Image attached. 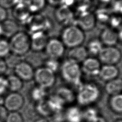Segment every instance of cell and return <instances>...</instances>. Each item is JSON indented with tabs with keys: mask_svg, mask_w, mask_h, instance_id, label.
Returning <instances> with one entry per match:
<instances>
[{
	"mask_svg": "<svg viewBox=\"0 0 122 122\" xmlns=\"http://www.w3.org/2000/svg\"><path fill=\"white\" fill-rule=\"evenodd\" d=\"M85 39L84 31L75 25L66 26L61 33V40L65 47L70 48L81 45Z\"/></svg>",
	"mask_w": 122,
	"mask_h": 122,
	"instance_id": "obj_1",
	"label": "cell"
},
{
	"mask_svg": "<svg viewBox=\"0 0 122 122\" xmlns=\"http://www.w3.org/2000/svg\"><path fill=\"white\" fill-rule=\"evenodd\" d=\"M9 41L10 52L15 55H24L31 50L30 36L27 32L19 31Z\"/></svg>",
	"mask_w": 122,
	"mask_h": 122,
	"instance_id": "obj_2",
	"label": "cell"
},
{
	"mask_svg": "<svg viewBox=\"0 0 122 122\" xmlns=\"http://www.w3.org/2000/svg\"><path fill=\"white\" fill-rule=\"evenodd\" d=\"M61 73L63 79L67 82L78 87L81 84V71L79 63L68 59L62 64Z\"/></svg>",
	"mask_w": 122,
	"mask_h": 122,
	"instance_id": "obj_3",
	"label": "cell"
},
{
	"mask_svg": "<svg viewBox=\"0 0 122 122\" xmlns=\"http://www.w3.org/2000/svg\"><path fill=\"white\" fill-rule=\"evenodd\" d=\"M78 87L76 99L81 105L90 104L95 102L100 96L99 89L93 84H81Z\"/></svg>",
	"mask_w": 122,
	"mask_h": 122,
	"instance_id": "obj_4",
	"label": "cell"
},
{
	"mask_svg": "<svg viewBox=\"0 0 122 122\" xmlns=\"http://www.w3.org/2000/svg\"><path fill=\"white\" fill-rule=\"evenodd\" d=\"M121 51L113 46H103L98 54L100 61L106 65H112L117 63L122 58Z\"/></svg>",
	"mask_w": 122,
	"mask_h": 122,
	"instance_id": "obj_5",
	"label": "cell"
},
{
	"mask_svg": "<svg viewBox=\"0 0 122 122\" xmlns=\"http://www.w3.org/2000/svg\"><path fill=\"white\" fill-rule=\"evenodd\" d=\"M33 78L38 86L45 89L51 87L55 81L54 72L45 67L37 69L34 71Z\"/></svg>",
	"mask_w": 122,
	"mask_h": 122,
	"instance_id": "obj_6",
	"label": "cell"
},
{
	"mask_svg": "<svg viewBox=\"0 0 122 122\" xmlns=\"http://www.w3.org/2000/svg\"><path fill=\"white\" fill-rule=\"evenodd\" d=\"M24 103L25 99L21 94L18 92H11L5 97L2 105L8 111L14 112L20 110Z\"/></svg>",
	"mask_w": 122,
	"mask_h": 122,
	"instance_id": "obj_7",
	"label": "cell"
},
{
	"mask_svg": "<svg viewBox=\"0 0 122 122\" xmlns=\"http://www.w3.org/2000/svg\"><path fill=\"white\" fill-rule=\"evenodd\" d=\"M65 47L61 39L51 38L49 39L44 50L50 58L57 59L63 55Z\"/></svg>",
	"mask_w": 122,
	"mask_h": 122,
	"instance_id": "obj_8",
	"label": "cell"
},
{
	"mask_svg": "<svg viewBox=\"0 0 122 122\" xmlns=\"http://www.w3.org/2000/svg\"><path fill=\"white\" fill-rule=\"evenodd\" d=\"M47 20L42 15L39 13L33 14L31 15L25 24L29 31V34L37 31H45Z\"/></svg>",
	"mask_w": 122,
	"mask_h": 122,
	"instance_id": "obj_9",
	"label": "cell"
},
{
	"mask_svg": "<svg viewBox=\"0 0 122 122\" xmlns=\"http://www.w3.org/2000/svg\"><path fill=\"white\" fill-rule=\"evenodd\" d=\"M14 70L15 75L22 81H30L34 77L35 71L28 62L20 61L15 65Z\"/></svg>",
	"mask_w": 122,
	"mask_h": 122,
	"instance_id": "obj_10",
	"label": "cell"
},
{
	"mask_svg": "<svg viewBox=\"0 0 122 122\" xmlns=\"http://www.w3.org/2000/svg\"><path fill=\"white\" fill-rule=\"evenodd\" d=\"M30 49L34 51L38 52L45 49L49 40L45 31H37L30 34Z\"/></svg>",
	"mask_w": 122,
	"mask_h": 122,
	"instance_id": "obj_11",
	"label": "cell"
},
{
	"mask_svg": "<svg viewBox=\"0 0 122 122\" xmlns=\"http://www.w3.org/2000/svg\"><path fill=\"white\" fill-rule=\"evenodd\" d=\"M12 9L13 16L18 24H25L32 15L23 1L18 3Z\"/></svg>",
	"mask_w": 122,
	"mask_h": 122,
	"instance_id": "obj_12",
	"label": "cell"
},
{
	"mask_svg": "<svg viewBox=\"0 0 122 122\" xmlns=\"http://www.w3.org/2000/svg\"><path fill=\"white\" fill-rule=\"evenodd\" d=\"M77 25L84 31L92 30L96 24V17L94 14L89 11H83L79 15Z\"/></svg>",
	"mask_w": 122,
	"mask_h": 122,
	"instance_id": "obj_13",
	"label": "cell"
},
{
	"mask_svg": "<svg viewBox=\"0 0 122 122\" xmlns=\"http://www.w3.org/2000/svg\"><path fill=\"white\" fill-rule=\"evenodd\" d=\"M99 40L105 46H113L119 41L117 31L112 28L103 29L100 34Z\"/></svg>",
	"mask_w": 122,
	"mask_h": 122,
	"instance_id": "obj_14",
	"label": "cell"
},
{
	"mask_svg": "<svg viewBox=\"0 0 122 122\" xmlns=\"http://www.w3.org/2000/svg\"><path fill=\"white\" fill-rule=\"evenodd\" d=\"M101 68L98 60L94 58H87L82 62L81 70L87 75L96 76L99 75Z\"/></svg>",
	"mask_w": 122,
	"mask_h": 122,
	"instance_id": "obj_15",
	"label": "cell"
},
{
	"mask_svg": "<svg viewBox=\"0 0 122 122\" xmlns=\"http://www.w3.org/2000/svg\"><path fill=\"white\" fill-rule=\"evenodd\" d=\"M55 16L56 20L61 24L68 23L73 17L72 12L69 7L66 5H62L58 7L55 11Z\"/></svg>",
	"mask_w": 122,
	"mask_h": 122,
	"instance_id": "obj_16",
	"label": "cell"
},
{
	"mask_svg": "<svg viewBox=\"0 0 122 122\" xmlns=\"http://www.w3.org/2000/svg\"><path fill=\"white\" fill-rule=\"evenodd\" d=\"M86 48L82 45L71 48L68 53V59L77 63L83 62L88 56Z\"/></svg>",
	"mask_w": 122,
	"mask_h": 122,
	"instance_id": "obj_17",
	"label": "cell"
},
{
	"mask_svg": "<svg viewBox=\"0 0 122 122\" xmlns=\"http://www.w3.org/2000/svg\"><path fill=\"white\" fill-rule=\"evenodd\" d=\"M0 24L4 37L10 38L19 31V24L15 20L6 19Z\"/></svg>",
	"mask_w": 122,
	"mask_h": 122,
	"instance_id": "obj_18",
	"label": "cell"
},
{
	"mask_svg": "<svg viewBox=\"0 0 122 122\" xmlns=\"http://www.w3.org/2000/svg\"><path fill=\"white\" fill-rule=\"evenodd\" d=\"M119 73L118 69L112 65H105L101 68L98 75L104 81H110L116 78Z\"/></svg>",
	"mask_w": 122,
	"mask_h": 122,
	"instance_id": "obj_19",
	"label": "cell"
},
{
	"mask_svg": "<svg viewBox=\"0 0 122 122\" xmlns=\"http://www.w3.org/2000/svg\"><path fill=\"white\" fill-rule=\"evenodd\" d=\"M22 1L32 14L39 13L47 4L46 0H23Z\"/></svg>",
	"mask_w": 122,
	"mask_h": 122,
	"instance_id": "obj_20",
	"label": "cell"
},
{
	"mask_svg": "<svg viewBox=\"0 0 122 122\" xmlns=\"http://www.w3.org/2000/svg\"><path fill=\"white\" fill-rule=\"evenodd\" d=\"M105 90L112 96L121 93L122 91V79L115 78L108 81L105 85Z\"/></svg>",
	"mask_w": 122,
	"mask_h": 122,
	"instance_id": "obj_21",
	"label": "cell"
},
{
	"mask_svg": "<svg viewBox=\"0 0 122 122\" xmlns=\"http://www.w3.org/2000/svg\"><path fill=\"white\" fill-rule=\"evenodd\" d=\"M66 118L68 122H81L83 119V112L79 108L72 106L67 110Z\"/></svg>",
	"mask_w": 122,
	"mask_h": 122,
	"instance_id": "obj_22",
	"label": "cell"
},
{
	"mask_svg": "<svg viewBox=\"0 0 122 122\" xmlns=\"http://www.w3.org/2000/svg\"><path fill=\"white\" fill-rule=\"evenodd\" d=\"M8 82V90L11 92H18L23 87V81L15 74L10 75L6 78Z\"/></svg>",
	"mask_w": 122,
	"mask_h": 122,
	"instance_id": "obj_23",
	"label": "cell"
},
{
	"mask_svg": "<svg viewBox=\"0 0 122 122\" xmlns=\"http://www.w3.org/2000/svg\"><path fill=\"white\" fill-rule=\"evenodd\" d=\"M47 101L52 112H61L65 104L64 102L56 94L50 96Z\"/></svg>",
	"mask_w": 122,
	"mask_h": 122,
	"instance_id": "obj_24",
	"label": "cell"
},
{
	"mask_svg": "<svg viewBox=\"0 0 122 122\" xmlns=\"http://www.w3.org/2000/svg\"><path fill=\"white\" fill-rule=\"evenodd\" d=\"M56 95L65 104L71 102L74 100V95L72 91L66 87H61L57 90Z\"/></svg>",
	"mask_w": 122,
	"mask_h": 122,
	"instance_id": "obj_25",
	"label": "cell"
},
{
	"mask_svg": "<svg viewBox=\"0 0 122 122\" xmlns=\"http://www.w3.org/2000/svg\"><path fill=\"white\" fill-rule=\"evenodd\" d=\"M103 47V44L99 39L95 38L89 41L86 48L88 53H90L93 55H96L99 54Z\"/></svg>",
	"mask_w": 122,
	"mask_h": 122,
	"instance_id": "obj_26",
	"label": "cell"
},
{
	"mask_svg": "<svg viewBox=\"0 0 122 122\" xmlns=\"http://www.w3.org/2000/svg\"><path fill=\"white\" fill-rule=\"evenodd\" d=\"M110 105L113 111L122 112V94L113 95L110 100Z\"/></svg>",
	"mask_w": 122,
	"mask_h": 122,
	"instance_id": "obj_27",
	"label": "cell"
},
{
	"mask_svg": "<svg viewBox=\"0 0 122 122\" xmlns=\"http://www.w3.org/2000/svg\"><path fill=\"white\" fill-rule=\"evenodd\" d=\"M36 108L37 112L43 116H49L52 112L47 100L44 99L38 102Z\"/></svg>",
	"mask_w": 122,
	"mask_h": 122,
	"instance_id": "obj_28",
	"label": "cell"
},
{
	"mask_svg": "<svg viewBox=\"0 0 122 122\" xmlns=\"http://www.w3.org/2000/svg\"><path fill=\"white\" fill-rule=\"evenodd\" d=\"M45 89L38 85L33 88L31 93L32 98L37 102L44 99L46 94Z\"/></svg>",
	"mask_w": 122,
	"mask_h": 122,
	"instance_id": "obj_29",
	"label": "cell"
},
{
	"mask_svg": "<svg viewBox=\"0 0 122 122\" xmlns=\"http://www.w3.org/2000/svg\"><path fill=\"white\" fill-rule=\"evenodd\" d=\"M10 48L9 41L2 37L0 38V58L7 57L10 53Z\"/></svg>",
	"mask_w": 122,
	"mask_h": 122,
	"instance_id": "obj_30",
	"label": "cell"
},
{
	"mask_svg": "<svg viewBox=\"0 0 122 122\" xmlns=\"http://www.w3.org/2000/svg\"><path fill=\"white\" fill-rule=\"evenodd\" d=\"M98 115L96 110L92 107L88 108L83 113V118L89 122H92Z\"/></svg>",
	"mask_w": 122,
	"mask_h": 122,
	"instance_id": "obj_31",
	"label": "cell"
},
{
	"mask_svg": "<svg viewBox=\"0 0 122 122\" xmlns=\"http://www.w3.org/2000/svg\"><path fill=\"white\" fill-rule=\"evenodd\" d=\"M5 122H23V119L19 112H10L8 113Z\"/></svg>",
	"mask_w": 122,
	"mask_h": 122,
	"instance_id": "obj_32",
	"label": "cell"
},
{
	"mask_svg": "<svg viewBox=\"0 0 122 122\" xmlns=\"http://www.w3.org/2000/svg\"><path fill=\"white\" fill-rule=\"evenodd\" d=\"M59 63L57 59L50 58L45 63V67L54 72L58 69Z\"/></svg>",
	"mask_w": 122,
	"mask_h": 122,
	"instance_id": "obj_33",
	"label": "cell"
},
{
	"mask_svg": "<svg viewBox=\"0 0 122 122\" xmlns=\"http://www.w3.org/2000/svg\"><path fill=\"white\" fill-rule=\"evenodd\" d=\"M23 0H0V6L6 9L13 8L16 5Z\"/></svg>",
	"mask_w": 122,
	"mask_h": 122,
	"instance_id": "obj_34",
	"label": "cell"
},
{
	"mask_svg": "<svg viewBox=\"0 0 122 122\" xmlns=\"http://www.w3.org/2000/svg\"><path fill=\"white\" fill-rule=\"evenodd\" d=\"M8 90V82L6 78L0 76V97L3 95Z\"/></svg>",
	"mask_w": 122,
	"mask_h": 122,
	"instance_id": "obj_35",
	"label": "cell"
},
{
	"mask_svg": "<svg viewBox=\"0 0 122 122\" xmlns=\"http://www.w3.org/2000/svg\"><path fill=\"white\" fill-rule=\"evenodd\" d=\"M8 114V111L3 105L0 104V122H5Z\"/></svg>",
	"mask_w": 122,
	"mask_h": 122,
	"instance_id": "obj_36",
	"label": "cell"
},
{
	"mask_svg": "<svg viewBox=\"0 0 122 122\" xmlns=\"http://www.w3.org/2000/svg\"><path fill=\"white\" fill-rule=\"evenodd\" d=\"M8 64L6 61L3 59L0 58V76L4 74L7 71Z\"/></svg>",
	"mask_w": 122,
	"mask_h": 122,
	"instance_id": "obj_37",
	"label": "cell"
},
{
	"mask_svg": "<svg viewBox=\"0 0 122 122\" xmlns=\"http://www.w3.org/2000/svg\"><path fill=\"white\" fill-rule=\"evenodd\" d=\"M8 12L7 10L0 6V24L7 19Z\"/></svg>",
	"mask_w": 122,
	"mask_h": 122,
	"instance_id": "obj_38",
	"label": "cell"
},
{
	"mask_svg": "<svg viewBox=\"0 0 122 122\" xmlns=\"http://www.w3.org/2000/svg\"><path fill=\"white\" fill-rule=\"evenodd\" d=\"M47 3L54 6H60L64 4L66 0H46Z\"/></svg>",
	"mask_w": 122,
	"mask_h": 122,
	"instance_id": "obj_39",
	"label": "cell"
},
{
	"mask_svg": "<svg viewBox=\"0 0 122 122\" xmlns=\"http://www.w3.org/2000/svg\"><path fill=\"white\" fill-rule=\"evenodd\" d=\"M92 122H106L105 119L103 117L98 115L97 117Z\"/></svg>",
	"mask_w": 122,
	"mask_h": 122,
	"instance_id": "obj_40",
	"label": "cell"
},
{
	"mask_svg": "<svg viewBox=\"0 0 122 122\" xmlns=\"http://www.w3.org/2000/svg\"><path fill=\"white\" fill-rule=\"evenodd\" d=\"M118 41L122 42V28L118 31Z\"/></svg>",
	"mask_w": 122,
	"mask_h": 122,
	"instance_id": "obj_41",
	"label": "cell"
},
{
	"mask_svg": "<svg viewBox=\"0 0 122 122\" xmlns=\"http://www.w3.org/2000/svg\"><path fill=\"white\" fill-rule=\"evenodd\" d=\"M35 122H48L46 119L41 118V119H39L37 120Z\"/></svg>",
	"mask_w": 122,
	"mask_h": 122,
	"instance_id": "obj_42",
	"label": "cell"
},
{
	"mask_svg": "<svg viewBox=\"0 0 122 122\" xmlns=\"http://www.w3.org/2000/svg\"><path fill=\"white\" fill-rule=\"evenodd\" d=\"M2 29H1V24H0V38L2 37Z\"/></svg>",
	"mask_w": 122,
	"mask_h": 122,
	"instance_id": "obj_43",
	"label": "cell"
},
{
	"mask_svg": "<svg viewBox=\"0 0 122 122\" xmlns=\"http://www.w3.org/2000/svg\"><path fill=\"white\" fill-rule=\"evenodd\" d=\"M117 122H122V120H120V121H118Z\"/></svg>",
	"mask_w": 122,
	"mask_h": 122,
	"instance_id": "obj_44",
	"label": "cell"
}]
</instances>
